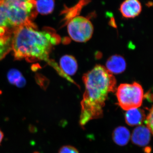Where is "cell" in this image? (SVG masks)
<instances>
[{"mask_svg": "<svg viewBox=\"0 0 153 153\" xmlns=\"http://www.w3.org/2000/svg\"><path fill=\"white\" fill-rule=\"evenodd\" d=\"M60 68L68 75H73L78 68V65L75 58L70 55H65L60 58Z\"/></svg>", "mask_w": 153, "mask_h": 153, "instance_id": "obj_11", "label": "cell"}, {"mask_svg": "<svg viewBox=\"0 0 153 153\" xmlns=\"http://www.w3.org/2000/svg\"><path fill=\"white\" fill-rule=\"evenodd\" d=\"M85 91L81 102L79 123L102 117L108 94L116 90V79L105 67L97 65L82 76Z\"/></svg>", "mask_w": 153, "mask_h": 153, "instance_id": "obj_2", "label": "cell"}, {"mask_svg": "<svg viewBox=\"0 0 153 153\" xmlns=\"http://www.w3.org/2000/svg\"><path fill=\"white\" fill-rule=\"evenodd\" d=\"M36 8L38 13L42 15L51 13L55 8L54 0H36Z\"/></svg>", "mask_w": 153, "mask_h": 153, "instance_id": "obj_13", "label": "cell"}, {"mask_svg": "<svg viewBox=\"0 0 153 153\" xmlns=\"http://www.w3.org/2000/svg\"><path fill=\"white\" fill-rule=\"evenodd\" d=\"M60 41V37L52 28H45L40 31L32 23L13 29L12 50L16 60L50 62L51 50Z\"/></svg>", "mask_w": 153, "mask_h": 153, "instance_id": "obj_1", "label": "cell"}, {"mask_svg": "<svg viewBox=\"0 0 153 153\" xmlns=\"http://www.w3.org/2000/svg\"><path fill=\"white\" fill-rule=\"evenodd\" d=\"M3 137H4V134L3 132L0 130V144L2 141Z\"/></svg>", "mask_w": 153, "mask_h": 153, "instance_id": "obj_18", "label": "cell"}, {"mask_svg": "<svg viewBox=\"0 0 153 153\" xmlns=\"http://www.w3.org/2000/svg\"><path fill=\"white\" fill-rule=\"evenodd\" d=\"M142 11V5L139 0H125L120 7L121 14L126 19H133L138 16Z\"/></svg>", "mask_w": 153, "mask_h": 153, "instance_id": "obj_6", "label": "cell"}, {"mask_svg": "<svg viewBox=\"0 0 153 153\" xmlns=\"http://www.w3.org/2000/svg\"><path fill=\"white\" fill-rule=\"evenodd\" d=\"M67 30L68 35L73 41L83 43L92 37L94 27L89 19L77 16L68 22Z\"/></svg>", "mask_w": 153, "mask_h": 153, "instance_id": "obj_5", "label": "cell"}, {"mask_svg": "<svg viewBox=\"0 0 153 153\" xmlns=\"http://www.w3.org/2000/svg\"><path fill=\"white\" fill-rule=\"evenodd\" d=\"M88 2V0H80L79 3H77L74 7L68 9V10H63V13H65L66 14V16L64 19H66V22L68 23L71 19L77 16L76 15H78L81 11L82 7L87 4Z\"/></svg>", "mask_w": 153, "mask_h": 153, "instance_id": "obj_15", "label": "cell"}, {"mask_svg": "<svg viewBox=\"0 0 153 153\" xmlns=\"http://www.w3.org/2000/svg\"><path fill=\"white\" fill-rule=\"evenodd\" d=\"M126 67V61L122 56L114 55L107 60L106 69L112 74H118L122 73Z\"/></svg>", "mask_w": 153, "mask_h": 153, "instance_id": "obj_9", "label": "cell"}, {"mask_svg": "<svg viewBox=\"0 0 153 153\" xmlns=\"http://www.w3.org/2000/svg\"><path fill=\"white\" fill-rule=\"evenodd\" d=\"M151 132L149 128L144 126H139L134 130L132 134V141L135 144L145 146L149 143Z\"/></svg>", "mask_w": 153, "mask_h": 153, "instance_id": "obj_8", "label": "cell"}, {"mask_svg": "<svg viewBox=\"0 0 153 153\" xmlns=\"http://www.w3.org/2000/svg\"><path fill=\"white\" fill-rule=\"evenodd\" d=\"M13 29L0 27V61L12 49Z\"/></svg>", "mask_w": 153, "mask_h": 153, "instance_id": "obj_7", "label": "cell"}, {"mask_svg": "<svg viewBox=\"0 0 153 153\" xmlns=\"http://www.w3.org/2000/svg\"><path fill=\"white\" fill-rule=\"evenodd\" d=\"M58 153H79L74 147L70 146H64L59 150Z\"/></svg>", "mask_w": 153, "mask_h": 153, "instance_id": "obj_17", "label": "cell"}, {"mask_svg": "<svg viewBox=\"0 0 153 153\" xmlns=\"http://www.w3.org/2000/svg\"><path fill=\"white\" fill-rule=\"evenodd\" d=\"M112 137L113 140L117 144L124 146L128 143L130 138V133L126 128L120 126L114 130Z\"/></svg>", "mask_w": 153, "mask_h": 153, "instance_id": "obj_12", "label": "cell"}, {"mask_svg": "<svg viewBox=\"0 0 153 153\" xmlns=\"http://www.w3.org/2000/svg\"><path fill=\"white\" fill-rule=\"evenodd\" d=\"M37 14L36 0H4L0 5V27L14 29L31 24Z\"/></svg>", "mask_w": 153, "mask_h": 153, "instance_id": "obj_3", "label": "cell"}, {"mask_svg": "<svg viewBox=\"0 0 153 153\" xmlns=\"http://www.w3.org/2000/svg\"><path fill=\"white\" fill-rule=\"evenodd\" d=\"M4 1V0H0V5L2 4Z\"/></svg>", "mask_w": 153, "mask_h": 153, "instance_id": "obj_19", "label": "cell"}, {"mask_svg": "<svg viewBox=\"0 0 153 153\" xmlns=\"http://www.w3.org/2000/svg\"><path fill=\"white\" fill-rule=\"evenodd\" d=\"M146 126L153 135V106L150 110L149 113L146 119Z\"/></svg>", "mask_w": 153, "mask_h": 153, "instance_id": "obj_16", "label": "cell"}, {"mask_svg": "<svg viewBox=\"0 0 153 153\" xmlns=\"http://www.w3.org/2000/svg\"><path fill=\"white\" fill-rule=\"evenodd\" d=\"M117 97L120 106L125 110L139 108L142 104L143 90L137 82L120 84L117 89Z\"/></svg>", "mask_w": 153, "mask_h": 153, "instance_id": "obj_4", "label": "cell"}, {"mask_svg": "<svg viewBox=\"0 0 153 153\" xmlns=\"http://www.w3.org/2000/svg\"><path fill=\"white\" fill-rule=\"evenodd\" d=\"M7 78L11 84H14L19 87H24L26 84V81L22 73L18 70L12 69L9 71Z\"/></svg>", "mask_w": 153, "mask_h": 153, "instance_id": "obj_14", "label": "cell"}, {"mask_svg": "<svg viewBox=\"0 0 153 153\" xmlns=\"http://www.w3.org/2000/svg\"><path fill=\"white\" fill-rule=\"evenodd\" d=\"M145 119L143 110L139 108L127 111L125 115L126 123L130 126H139Z\"/></svg>", "mask_w": 153, "mask_h": 153, "instance_id": "obj_10", "label": "cell"}]
</instances>
